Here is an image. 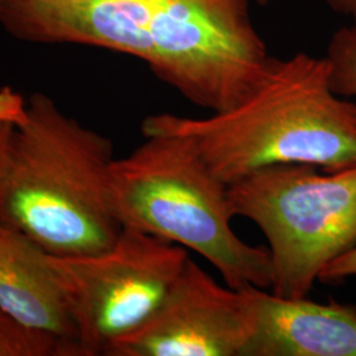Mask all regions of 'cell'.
I'll list each match as a JSON object with an SVG mask.
<instances>
[{
	"label": "cell",
	"instance_id": "6da1fadb",
	"mask_svg": "<svg viewBox=\"0 0 356 356\" xmlns=\"http://www.w3.org/2000/svg\"><path fill=\"white\" fill-rule=\"evenodd\" d=\"M53 36L139 58L185 99L226 111L273 63L248 0H44Z\"/></svg>",
	"mask_w": 356,
	"mask_h": 356
},
{
	"label": "cell",
	"instance_id": "7a4b0ae2",
	"mask_svg": "<svg viewBox=\"0 0 356 356\" xmlns=\"http://www.w3.org/2000/svg\"><path fill=\"white\" fill-rule=\"evenodd\" d=\"M141 131L188 138L229 186L268 166L356 165V103L332 89L326 57L307 53L275 58L259 88L232 108L206 118L151 115Z\"/></svg>",
	"mask_w": 356,
	"mask_h": 356
},
{
	"label": "cell",
	"instance_id": "3957f363",
	"mask_svg": "<svg viewBox=\"0 0 356 356\" xmlns=\"http://www.w3.org/2000/svg\"><path fill=\"white\" fill-rule=\"evenodd\" d=\"M113 161L110 139L33 94L15 128L0 220L53 256L107 250L123 229L110 198Z\"/></svg>",
	"mask_w": 356,
	"mask_h": 356
},
{
	"label": "cell",
	"instance_id": "277c9868",
	"mask_svg": "<svg viewBox=\"0 0 356 356\" xmlns=\"http://www.w3.org/2000/svg\"><path fill=\"white\" fill-rule=\"evenodd\" d=\"M144 141L111 163L110 198L123 227L141 229L191 250L235 289H269L267 247L235 234L229 185L204 163L188 138L166 131H141Z\"/></svg>",
	"mask_w": 356,
	"mask_h": 356
},
{
	"label": "cell",
	"instance_id": "5b68a950",
	"mask_svg": "<svg viewBox=\"0 0 356 356\" xmlns=\"http://www.w3.org/2000/svg\"><path fill=\"white\" fill-rule=\"evenodd\" d=\"M229 195L235 216L267 239L276 296L307 297L323 269L356 245V165L268 166L231 184Z\"/></svg>",
	"mask_w": 356,
	"mask_h": 356
},
{
	"label": "cell",
	"instance_id": "8992f818",
	"mask_svg": "<svg viewBox=\"0 0 356 356\" xmlns=\"http://www.w3.org/2000/svg\"><path fill=\"white\" fill-rule=\"evenodd\" d=\"M49 256L76 325L81 356H108L139 330L191 259L185 247L132 227H123L101 252Z\"/></svg>",
	"mask_w": 356,
	"mask_h": 356
},
{
	"label": "cell",
	"instance_id": "52a82bcc",
	"mask_svg": "<svg viewBox=\"0 0 356 356\" xmlns=\"http://www.w3.org/2000/svg\"><path fill=\"white\" fill-rule=\"evenodd\" d=\"M248 288L220 285L189 259L163 305L108 356H245L254 332Z\"/></svg>",
	"mask_w": 356,
	"mask_h": 356
},
{
	"label": "cell",
	"instance_id": "ba28073f",
	"mask_svg": "<svg viewBox=\"0 0 356 356\" xmlns=\"http://www.w3.org/2000/svg\"><path fill=\"white\" fill-rule=\"evenodd\" d=\"M0 312L51 339L61 356H81L76 325L51 256L0 220Z\"/></svg>",
	"mask_w": 356,
	"mask_h": 356
},
{
	"label": "cell",
	"instance_id": "9c48e42d",
	"mask_svg": "<svg viewBox=\"0 0 356 356\" xmlns=\"http://www.w3.org/2000/svg\"><path fill=\"white\" fill-rule=\"evenodd\" d=\"M248 289L254 332L245 356H356L355 306Z\"/></svg>",
	"mask_w": 356,
	"mask_h": 356
},
{
	"label": "cell",
	"instance_id": "30bf717a",
	"mask_svg": "<svg viewBox=\"0 0 356 356\" xmlns=\"http://www.w3.org/2000/svg\"><path fill=\"white\" fill-rule=\"evenodd\" d=\"M326 60L331 86L344 98H356V26H342L331 36Z\"/></svg>",
	"mask_w": 356,
	"mask_h": 356
},
{
	"label": "cell",
	"instance_id": "8fae6325",
	"mask_svg": "<svg viewBox=\"0 0 356 356\" xmlns=\"http://www.w3.org/2000/svg\"><path fill=\"white\" fill-rule=\"evenodd\" d=\"M0 356H61L51 339L26 330L0 312Z\"/></svg>",
	"mask_w": 356,
	"mask_h": 356
},
{
	"label": "cell",
	"instance_id": "7c38bea8",
	"mask_svg": "<svg viewBox=\"0 0 356 356\" xmlns=\"http://www.w3.org/2000/svg\"><path fill=\"white\" fill-rule=\"evenodd\" d=\"M28 101L22 94L13 91L11 88H0V126L13 124L22 126L26 120Z\"/></svg>",
	"mask_w": 356,
	"mask_h": 356
},
{
	"label": "cell",
	"instance_id": "4fadbf2b",
	"mask_svg": "<svg viewBox=\"0 0 356 356\" xmlns=\"http://www.w3.org/2000/svg\"><path fill=\"white\" fill-rule=\"evenodd\" d=\"M348 277H356V245L325 268L319 276V281L331 282Z\"/></svg>",
	"mask_w": 356,
	"mask_h": 356
},
{
	"label": "cell",
	"instance_id": "5bb4252c",
	"mask_svg": "<svg viewBox=\"0 0 356 356\" xmlns=\"http://www.w3.org/2000/svg\"><path fill=\"white\" fill-rule=\"evenodd\" d=\"M15 128L16 127L13 124L0 126V201H1L3 188H4V181L7 176V169L10 164Z\"/></svg>",
	"mask_w": 356,
	"mask_h": 356
},
{
	"label": "cell",
	"instance_id": "9a60e30c",
	"mask_svg": "<svg viewBox=\"0 0 356 356\" xmlns=\"http://www.w3.org/2000/svg\"><path fill=\"white\" fill-rule=\"evenodd\" d=\"M335 13H341L351 19L353 26H356V0H326Z\"/></svg>",
	"mask_w": 356,
	"mask_h": 356
},
{
	"label": "cell",
	"instance_id": "2e32d148",
	"mask_svg": "<svg viewBox=\"0 0 356 356\" xmlns=\"http://www.w3.org/2000/svg\"><path fill=\"white\" fill-rule=\"evenodd\" d=\"M257 1H260V3H267L269 0H257Z\"/></svg>",
	"mask_w": 356,
	"mask_h": 356
}]
</instances>
